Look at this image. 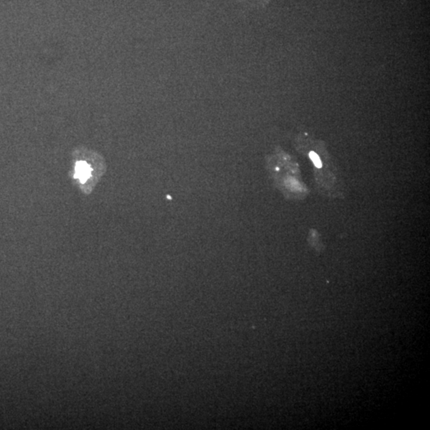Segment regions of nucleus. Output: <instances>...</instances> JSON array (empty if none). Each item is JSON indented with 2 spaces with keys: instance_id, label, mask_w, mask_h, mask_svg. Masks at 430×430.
Segmentation results:
<instances>
[{
  "instance_id": "f257e3e1",
  "label": "nucleus",
  "mask_w": 430,
  "mask_h": 430,
  "mask_svg": "<svg viewBox=\"0 0 430 430\" xmlns=\"http://www.w3.org/2000/svg\"><path fill=\"white\" fill-rule=\"evenodd\" d=\"M92 170L87 163L77 162L75 168V178H78L81 182H85L91 176Z\"/></svg>"
},
{
  "instance_id": "f03ea898",
  "label": "nucleus",
  "mask_w": 430,
  "mask_h": 430,
  "mask_svg": "<svg viewBox=\"0 0 430 430\" xmlns=\"http://www.w3.org/2000/svg\"><path fill=\"white\" fill-rule=\"evenodd\" d=\"M309 156L310 158H311V159H312V162H313L314 164L316 165V168H322V163H321V160H320V157H319V155H317L316 152H311L309 153Z\"/></svg>"
}]
</instances>
